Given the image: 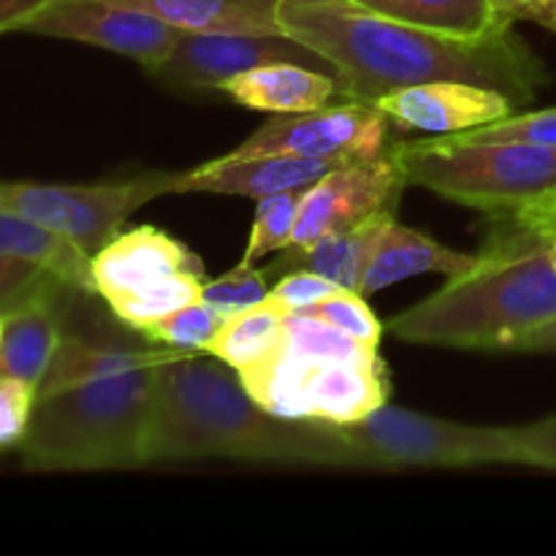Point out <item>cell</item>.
I'll return each instance as SVG.
<instances>
[{
  "label": "cell",
  "mask_w": 556,
  "mask_h": 556,
  "mask_svg": "<svg viewBox=\"0 0 556 556\" xmlns=\"http://www.w3.org/2000/svg\"><path fill=\"white\" fill-rule=\"evenodd\" d=\"M277 20L286 36L331 65L345 101L375 103L400 87L459 79L525 106L548 81L514 25L483 38H456L391 20L356 0H277Z\"/></svg>",
  "instance_id": "cell-1"
},
{
  "label": "cell",
  "mask_w": 556,
  "mask_h": 556,
  "mask_svg": "<svg viewBox=\"0 0 556 556\" xmlns=\"http://www.w3.org/2000/svg\"><path fill=\"white\" fill-rule=\"evenodd\" d=\"M195 459L351 467L337 424L275 416L212 353H185L157 367L144 443V465Z\"/></svg>",
  "instance_id": "cell-2"
},
{
  "label": "cell",
  "mask_w": 556,
  "mask_h": 556,
  "mask_svg": "<svg viewBox=\"0 0 556 556\" xmlns=\"http://www.w3.org/2000/svg\"><path fill=\"white\" fill-rule=\"evenodd\" d=\"M497 223L465 271L389 320L391 337L456 351H556L554 239Z\"/></svg>",
  "instance_id": "cell-3"
},
{
  "label": "cell",
  "mask_w": 556,
  "mask_h": 556,
  "mask_svg": "<svg viewBox=\"0 0 556 556\" xmlns=\"http://www.w3.org/2000/svg\"><path fill=\"white\" fill-rule=\"evenodd\" d=\"M157 367L38 396L20 443L36 472H103L144 467Z\"/></svg>",
  "instance_id": "cell-4"
},
{
  "label": "cell",
  "mask_w": 556,
  "mask_h": 556,
  "mask_svg": "<svg viewBox=\"0 0 556 556\" xmlns=\"http://www.w3.org/2000/svg\"><path fill=\"white\" fill-rule=\"evenodd\" d=\"M391 150L407 185L494 220L535 228L556 206V147L470 141L451 134L394 141Z\"/></svg>",
  "instance_id": "cell-5"
},
{
  "label": "cell",
  "mask_w": 556,
  "mask_h": 556,
  "mask_svg": "<svg viewBox=\"0 0 556 556\" xmlns=\"http://www.w3.org/2000/svg\"><path fill=\"white\" fill-rule=\"evenodd\" d=\"M351 467L402 470V467H465L519 465L514 427H476L445 421L386 402L367 418L337 424Z\"/></svg>",
  "instance_id": "cell-6"
},
{
  "label": "cell",
  "mask_w": 556,
  "mask_h": 556,
  "mask_svg": "<svg viewBox=\"0 0 556 556\" xmlns=\"http://www.w3.org/2000/svg\"><path fill=\"white\" fill-rule=\"evenodd\" d=\"M204 275L199 255L155 226L119 231L92 255L96 293L136 331L199 302Z\"/></svg>",
  "instance_id": "cell-7"
},
{
  "label": "cell",
  "mask_w": 556,
  "mask_h": 556,
  "mask_svg": "<svg viewBox=\"0 0 556 556\" xmlns=\"http://www.w3.org/2000/svg\"><path fill=\"white\" fill-rule=\"evenodd\" d=\"M179 172H150L119 182H22L0 179V212L25 217L68 239L87 255L112 242L128 217L161 195L177 193Z\"/></svg>",
  "instance_id": "cell-8"
},
{
  "label": "cell",
  "mask_w": 556,
  "mask_h": 556,
  "mask_svg": "<svg viewBox=\"0 0 556 556\" xmlns=\"http://www.w3.org/2000/svg\"><path fill=\"white\" fill-rule=\"evenodd\" d=\"M391 125L394 123L375 103L340 98V103H326L309 112L277 114L226 155H299L334 163L369 161L391 147Z\"/></svg>",
  "instance_id": "cell-9"
},
{
  "label": "cell",
  "mask_w": 556,
  "mask_h": 556,
  "mask_svg": "<svg viewBox=\"0 0 556 556\" xmlns=\"http://www.w3.org/2000/svg\"><path fill=\"white\" fill-rule=\"evenodd\" d=\"M20 33L90 43L136 60L147 74L161 68L182 36V30L147 11L106 0H47Z\"/></svg>",
  "instance_id": "cell-10"
},
{
  "label": "cell",
  "mask_w": 556,
  "mask_h": 556,
  "mask_svg": "<svg viewBox=\"0 0 556 556\" xmlns=\"http://www.w3.org/2000/svg\"><path fill=\"white\" fill-rule=\"evenodd\" d=\"M405 188V174L391 147L369 161L334 166L304 190L291 248H307L329 233L369 220L378 212L396 210Z\"/></svg>",
  "instance_id": "cell-11"
},
{
  "label": "cell",
  "mask_w": 556,
  "mask_h": 556,
  "mask_svg": "<svg viewBox=\"0 0 556 556\" xmlns=\"http://www.w3.org/2000/svg\"><path fill=\"white\" fill-rule=\"evenodd\" d=\"M269 63H299L326 71L334 76L331 65L313 49L291 36H250V33H185L172 49L161 68L150 76L172 87L188 90H217L231 76L253 71Z\"/></svg>",
  "instance_id": "cell-12"
},
{
  "label": "cell",
  "mask_w": 556,
  "mask_h": 556,
  "mask_svg": "<svg viewBox=\"0 0 556 556\" xmlns=\"http://www.w3.org/2000/svg\"><path fill=\"white\" fill-rule=\"evenodd\" d=\"M375 106L402 130L432 136L465 134L519 112V103L492 87L459 79H434L386 92Z\"/></svg>",
  "instance_id": "cell-13"
},
{
  "label": "cell",
  "mask_w": 556,
  "mask_h": 556,
  "mask_svg": "<svg viewBox=\"0 0 556 556\" xmlns=\"http://www.w3.org/2000/svg\"><path fill=\"white\" fill-rule=\"evenodd\" d=\"M389 394V372L380 356L372 362H309L299 356L302 418L326 424L362 421L383 407Z\"/></svg>",
  "instance_id": "cell-14"
},
{
  "label": "cell",
  "mask_w": 556,
  "mask_h": 556,
  "mask_svg": "<svg viewBox=\"0 0 556 556\" xmlns=\"http://www.w3.org/2000/svg\"><path fill=\"white\" fill-rule=\"evenodd\" d=\"M334 166H342V163L299 155H223L201 163L190 172H179L177 193L248 195V199L258 201L264 195L282 193V190L309 188Z\"/></svg>",
  "instance_id": "cell-15"
},
{
  "label": "cell",
  "mask_w": 556,
  "mask_h": 556,
  "mask_svg": "<svg viewBox=\"0 0 556 556\" xmlns=\"http://www.w3.org/2000/svg\"><path fill=\"white\" fill-rule=\"evenodd\" d=\"M217 92L239 106L275 114L309 112L340 98L334 76L299 63L258 65L217 85Z\"/></svg>",
  "instance_id": "cell-16"
},
{
  "label": "cell",
  "mask_w": 556,
  "mask_h": 556,
  "mask_svg": "<svg viewBox=\"0 0 556 556\" xmlns=\"http://www.w3.org/2000/svg\"><path fill=\"white\" fill-rule=\"evenodd\" d=\"M190 351H177V348H123V345H96L81 337L63 334L58 351H54L52 364L43 375L41 386L36 391L38 396L58 394L63 389L74 386L96 383V380L117 378V375L136 372V369L161 367V364L174 362Z\"/></svg>",
  "instance_id": "cell-17"
},
{
  "label": "cell",
  "mask_w": 556,
  "mask_h": 556,
  "mask_svg": "<svg viewBox=\"0 0 556 556\" xmlns=\"http://www.w3.org/2000/svg\"><path fill=\"white\" fill-rule=\"evenodd\" d=\"M394 220V210H383L369 217V220L358 223V226L348 228V231L329 233V237L318 239V242L307 244V248H288L280 264H275L266 271L307 269L326 277L334 286L345 288V291L358 293L364 271H367L380 239L386 237V231H389Z\"/></svg>",
  "instance_id": "cell-18"
},
{
  "label": "cell",
  "mask_w": 556,
  "mask_h": 556,
  "mask_svg": "<svg viewBox=\"0 0 556 556\" xmlns=\"http://www.w3.org/2000/svg\"><path fill=\"white\" fill-rule=\"evenodd\" d=\"M472 261H476V253L451 250L440 244L438 239L394 220L389 231H386V237L380 239L367 271H364L358 293L369 296V293L380 291V288H389L394 282L410 280V277L418 275H432V271L445 277L459 275Z\"/></svg>",
  "instance_id": "cell-19"
},
{
  "label": "cell",
  "mask_w": 556,
  "mask_h": 556,
  "mask_svg": "<svg viewBox=\"0 0 556 556\" xmlns=\"http://www.w3.org/2000/svg\"><path fill=\"white\" fill-rule=\"evenodd\" d=\"M147 11L185 33H250L282 36L277 0H106Z\"/></svg>",
  "instance_id": "cell-20"
},
{
  "label": "cell",
  "mask_w": 556,
  "mask_h": 556,
  "mask_svg": "<svg viewBox=\"0 0 556 556\" xmlns=\"http://www.w3.org/2000/svg\"><path fill=\"white\" fill-rule=\"evenodd\" d=\"M58 296H43L14 313L3 315V340H0V375L25 380L38 391L63 331L58 318Z\"/></svg>",
  "instance_id": "cell-21"
},
{
  "label": "cell",
  "mask_w": 556,
  "mask_h": 556,
  "mask_svg": "<svg viewBox=\"0 0 556 556\" xmlns=\"http://www.w3.org/2000/svg\"><path fill=\"white\" fill-rule=\"evenodd\" d=\"M0 255L33 261L52 271L58 280L74 291L98 296L96 277H92V258L68 239L58 237L54 231L36 226L25 217L0 212Z\"/></svg>",
  "instance_id": "cell-22"
},
{
  "label": "cell",
  "mask_w": 556,
  "mask_h": 556,
  "mask_svg": "<svg viewBox=\"0 0 556 556\" xmlns=\"http://www.w3.org/2000/svg\"><path fill=\"white\" fill-rule=\"evenodd\" d=\"M391 20L445 33L456 38H483L510 27L500 20L494 0H356Z\"/></svg>",
  "instance_id": "cell-23"
},
{
  "label": "cell",
  "mask_w": 556,
  "mask_h": 556,
  "mask_svg": "<svg viewBox=\"0 0 556 556\" xmlns=\"http://www.w3.org/2000/svg\"><path fill=\"white\" fill-rule=\"evenodd\" d=\"M286 318L288 309L266 296L264 302L231 315L217 331L212 345L206 348V353L226 362L237 372L253 367L280 351L282 340H286Z\"/></svg>",
  "instance_id": "cell-24"
},
{
  "label": "cell",
  "mask_w": 556,
  "mask_h": 556,
  "mask_svg": "<svg viewBox=\"0 0 556 556\" xmlns=\"http://www.w3.org/2000/svg\"><path fill=\"white\" fill-rule=\"evenodd\" d=\"M282 345L309 362H372L378 358V348L356 340L329 320L304 313H288Z\"/></svg>",
  "instance_id": "cell-25"
},
{
  "label": "cell",
  "mask_w": 556,
  "mask_h": 556,
  "mask_svg": "<svg viewBox=\"0 0 556 556\" xmlns=\"http://www.w3.org/2000/svg\"><path fill=\"white\" fill-rule=\"evenodd\" d=\"M304 190L307 188H293L258 199L242 264H258L264 255L291 248Z\"/></svg>",
  "instance_id": "cell-26"
},
{
  "label": "cell",
  "mask_w": 556,
  "mask_h": 556,
  "mask_svg": "<svg viewBox=\"0 0 556 556\" xmlns=\"http://www.w3.org/2000/svg\"><path fill=\"white\" fill-rule=\"evenodd\" d=\"M226 315L217 313L206 302H193L188 307L177 309V313L166 315V318L155 320V324L144 326L141 334L152 342V345L177 348V351L190 353H206L217 331L226 324Z\"/></svg>",
  "instance_id": "cell-27"
},
{
  "label": "cell",
  "mask_w": 556,
  "mask_h": 556,
  "mask_svg": "<svg viewBox=\"0 0 556 556\" xmlns=\"http://www.w3.org/2000/svg\"><path fill=\"white\" fill-rule=\"evenodd\" d=\"M65 282L33 261L0 255V315H9L36 299L65 291ZM74 291V288H71Z\"/></svg>",
  "instance_id": "cell-28"
},
{
  "label": "cell",
  "mask_w": 556,
  "mask_h": 556,
  "mask_svg": "<svg viewBox=\"0 0 556 556\" xmlns=\"http://www.w3.org/2000/svg\"><path fill=\"white\" fill-rule=\"evenodd\" d=\"M269 271L258 269L255 264H239L237 269L226 271L217 280H204L201 286V302L215 307L226 318L242 313V309L253 307V304L264 302L269 296V282H266Z\"/></svg>",
  "instance_id": "cell-29"
},
{
  "label": "cell",
  "mask_w": 556,
  "mask_h": 556,
  "mask_svg": "<svg viewBox=\"0 0 556 556\" xmlns=\"http://www.w3.org/2000/svg\"><path fill=\"white\" fill-rule=\"evenodd\" d=\"M299 313L329 320L337 329L348 331L351 337H356V340L367 342V345L372 348H378L380 337H383V326H380V320L375 318V313L369 309L367 299L356 291H345V288H340V291L331 293V296L320 299V302L309 304V307L299 309Z\"/></svg>",
  "instance_id": "cell-30"
},
{
  "label": "cell",
  "mask_w": 556,
  "mask_h": 556,
  "mask_svg": "<svg viewBox=\"0 0 556 556\" xmlns=\"http://www.w3.org/2000/svg\"><path fill=\"white\" fill-rule=\"evenodd\" d=\"M456 136L470 141H527V144L556 147V106L514 112L508 117Z\"/></svg>",
  "instance_id": "cell-31"
},
{
  "label": "cell",
  "mask_w": 556,
  "mask_h": 556,
  "mask_svg": "<svg viewBox=\"0 0 556 556\" xmlns=\"http://www.w3.org/2000/svg\"><path fill=\"white\" fill-rule=\"evenodd\" d=\"M36 389L25 380L0 375V451L20 448L30 427Z\"/></svg>",
  "instance_id": "cell-32"
},
{
  "label": "cell",
  "mask_w": 556,
  "mask_h": 556,
  "mask_svg": "<svg viewBox=\"0 0 556 556\" xmlns=\"http://www.w3.org/2000/svg\"><path fill=\"white\" fill-rule=\"evenodd\" d=\"M340 291V286H334L326 277L315 275L307 269H293L286 271V277H280L275 288L269 291V296L275 299L280 307H286L288 313H299V309L309 307V304L320 302V299L331 296V293Z\"/></svg>",
  "instance_id": "cell-33"
},
{
  "label": "cell",
  "mask_w": 556,
  "mask_h": 556,
  "mask_svg": "<svg viewBox=\"0 0 556 556\" xmlns=\"http://www.w3.org/2000/svg\"><path fill=\"white\" fill-rule=\"evenodd\" d=\"M514 434L521 467L556 470V413L541 421L514 427Z\"/></svg>",
  "instance_id": "cell-34"
},
{
  "label": "cell",
  "mask_w": 556,
  "mask_h": 556,
  "mask_svg": "<svg viewBox=\"0 0 556 556\" xmlns=\"http://www.w3.org/2000/svg\"><path fill=\"white\" fill-rule=\"evenodd\" d=\"M500 20L516 25V22H535L556 33V0H494Z\"/></svg>",
  "instance_id": "cell-35"
},
{
  "label": "cell",
  "mask_w": 556,
  "mask_h": 556,
  "mask_svg": "<svg viewBox=\"0 0 556 556\" xmlns=\"http://www.w3.org/2000/svg\"><path fill=\"white\" fill-rule=\"evenodd\" d=\"M47 0H0V36L20 33V27L36 14Z\"/></svg>",
  "instance_id": "cell-36"
},
{
  "label": "cell",
  "mask_w": 556,
  "mask_h": 556,
  "mask_svg": "<svg viewBox=\"0 0 556 556\" xmlns=\"http://www.w3.org/2000/svg\"><path fill=\"white\" fill-rule=\"evenodd\" d=\"M535 231H541V233H548V237H552V239L556 237V206H554L552 212H548L546 217H543L541 223H538V226H535Z\"/></svg>",
  "instance_id": "cell-37"
},
{
  "label": "cell",
  "mask_w": 556,
  "mask_h": 556,
  "mask_svg": "<svg viewBox=\"0 0 556 556\" xmlns=\"http://www.w3.org/2000/svg\"><path fill=\"white\" fill-rule=\"evenodd\" d=\"M0 340H3V315H0Z\"/></svg>",
  "instance_id": "cell-38"
},
{
  "label": "cell",
  "mask_w": 556,
  "mask_h": 556,
  "mask_svg": "<svg viewBox=\"0 0 556 556\" xmlns=\"http://www.w3.org/2000/svg\"><path fill=\"white\" fill-rule=\"evenodd\" d=\"M552 253H554V264H556V237H554V248H552Z\"/></svg>",
  "instance_id": "cell-39"
}]
</instances>
